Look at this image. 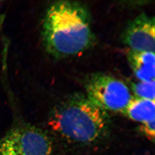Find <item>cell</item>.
Listing matches in <instances>:
<instances>
[{
	"mask_svg": "<svg viewBox=\"0 0 155 155\" xmlns=\"http://www.w3.org/2000/svg\"><path fill=\"white\" fill-rule=\"evenodd\" d=\"M42 37L47 51L58 58L87 50L95 40L87 9L76 2L60 1L53 4L44 17Z\"/></svg>",
	"mask_w": 155,
	"mask_h": 155,
	"instance_id": "obj_1",
	"label": "cell"
},
{
	"mask_svg": "<svg viewBox=\"0 0 155 155\" xmlns=\"http://www.w3.org/2000/svg\"><path fill=\"white\" fill-rule=\"evenodd\" d=\"M108 123L107 111L78 93L57 105L49 120L52 130L62 139L79 145L91 144L101 139Z\"/></svg>",
	"mask_w": 155,
	"mask_h": 155,
	"instance_id": "obj_2",
	"label": "cell"
},
{
	"mask_svg": "<svg viewBox=\"0 0 155 155\" xmlns=\"http://www.w3.org/2000/svg\"><path fill=\"white\" fill-rule=\"evenodd\" d=\"M85 90L88 98L105 111L124 113L133 97L124 82L103 73L91 75Z\"/></svg>",
	"mask_w": 155,
	"mask_h": 155,
	"instance_id": "obj_3",
	"label": "cell"
},
{
	"mask_svg": "<svg viewBox=\"0 0 155 155\" xmlns=\"http://www.w3.org/2000/svg\"><path fill=\"white\" fill-rule=\"evenodd\" d=\"M53 143L45 131L18 126L0 139V155H52Z\"/></svg>",
	"mask_w": 155,
	"mask_h": 155,
	"instance_id": "obj_4",
	"label": "cell"
},
{
	"mask_svg": "<svg viewBox=\"0 0 155 155\" xmlns=\"http://www.w3.org/2000/svg\"><path fill=\"white\" fill-rule=\"evenodd\" d=\"M123 42L131 50L155 53V18L142 14L127 25Z\"/></svg>",
	"mask_w": 155,
	"mask_h": 155,
	"instance_id": "obj_5",
	"label": "cell"
},
{
	"mask_svg": "<svg viewBox=\"0 0 155 155\" xmlns=\"http://www.w3.org/2000/svg\"><path fill=\"white\" fill-rule=\"evenodd\" d=\"M127 60L135 76L142 81H155V53L130 50Z\"/></svg>",
	"mask_w": 155,
	"mask_h": 155,
	"instance_id": "obj_6",
	"label": "cell"
},
{
	"mask_svg": "<svg viewBox=\"0 0 155 155\" xmlns=\"http://www.w3.org/2000/svg\"><path fill=\"white\" fill-rule=\"evenodd\" d=\"M154 101L132 97L124 110V114L134 121L143 124L155 120Z\"/></svg>",
	"mask_w": 155,
	"mask_h": 155,
	"instance_id": "obj_7",
	"label": "cell"
},
{
	"mask_svg": "<svg viewBox=\"0 0 155 155\" xmlns=\"http://www.w3.org/2000/svg\"><path fill=\"white\" fill-rule=\"evenodd\" d=\"M155 81L132 83V90L135 97L155 101Z\"/></svg>",
	"mask_w": 155,
	"mask_h": 155,
	"instance_id": "obj_8",
	"label": "cell"
},
{
	"mask_svg": "<svg viewBox=\"0 0 155 155\" xmlns=\"http://www.w3.org/2000/svg\"><path fill=\"white\" fill-rule=\"evenodd\" d=\"M140 130L146 136L151 140L155 138V120L143 123L140 127Z\"/></svg>",
	"mask_w": 155,
	"mask_h": 155,
	"instance_id": "obj_9",
	"label": "cell"
}]
</instances>
